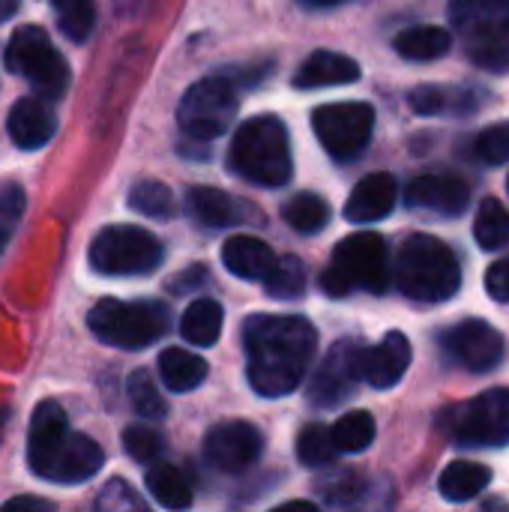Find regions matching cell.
I'll return each mask as SVG.
<instances>
[{"instance_id": "obj_1", "label": "cell", "mask_w": 509, "mask_h": 512, "mask_svg": "<svg viewBox=\"0 0 509 512\" xmlns=\"http://www.w3.org/2000/svg\"><path fill=\"white\" fill-rule=\"evenodd\" d=\"M249 384L279 399L300 387L318 348V330L303 315H252L243 327Z\"/></svg>"}, {"instance_id": "obj_2", "label": "cell", "mask_w": 509, "mask_h": 512, "mask_svg": "<svg viewBox=\"0 0 509 512\" xmlns=\"http://www.w3.org/2000/svg\"><path fill=\"white\" fill-rule=\"evenodd\" d=\"M27 462L36 477L72 486L90 480L102 468L105 453L93 438L72 432L66 423V411L48 399L39 402L30 417Z\"/></svg>"}, {"instance_id": "obj_3", "label": "cell", "mask_w": 509, "mask_h": 512, "mask_svg": "<svg viewBox=\"0 0 509 512\" xmlns=\"http://www.w3.org/2000/svg\"><path fill=\"white\" fill-rule=\"evenodd\" d=\"M393 276L399 291L414 303H447L462 288L456 252L432 234H411L402 243Z\"/></svg>"}, {"instance_id": "obj_4", "label": "cell", "mask_w": 509, "mask_h": 512, "mask_svg": "<svg viewBox=\"0 0 509 512\" xmlns=\"http://www.w3.org/2000/svg\"><path fill=\"white\" fill-rule=\"evenodd\" d=\"M231 168L258 186H285L291 180V144L279 117L246 120L231 141Z\"/></svg>"}, {"instance_id": "obj_5", "label": "cell", "mask_w": 509, "mask_h": 512, "mask_svg": "<svg viewBox=\"0 0 509 512\" xmlns=\"http://www.w3.org/2000/svg\"><path fill=\"white\" fill-rule=\"evenodd\" d=\"M390 276L387 240L375 231H357L336 243L333 261L321 273V288L330 297H348L351 291L384 294L390 288Z\"/></svg>"}, {"instance_id": "obj_6", "label": "cell", "mask_w": 509, "mask_h": 512, "mask_svg": "<svg viewBox=\"0 0 509 512\" xmlns=\"http://www.w3.org/2000/svg\"><path fill=\"white\" fill-rule=\"evenodd\" d=\"M450 21L480 69L507 72L509 0H450Z\"/></svg>"}, {"instance_id": "obj_7", "label": "cell", "mask_w": 509, "mask_h": 512, "mask_svg": "<svg viewBox=\"0 0 509 512\" xmlns=\"http://www.w3.org/2000/svg\"><path fill=\"white\" fill-rule=\"evenodd\" d=\"M438 426L456 447L504 450L509 447V390L495 387L441 411Z\"/></svg>"}, {"instance_id": "obj_8", "label": "cell", "mask_w": 509, "mask_h": 512, "mask_svg": "<svg viewBox=\"0 0 509 512\" xmlns=\"http://www.w3.org/2000/svg\"><path fill=\"white\" fill-rule=\"evenodd\" d=\"M87 327L96 339H102L111 348L123 351H141L153 342H159L168 327L171 315L162 303H120V300H99L90 315Z\"/></svg>"}, {"instance_id": "obj_9", "label": "cell", "mask_w": 509, "mask_h": 512, "mask_svg": "<svg viewBox=\"0 0 509 512\" xmlns=\"http://www.w3.org/2000/svg\"><path fill=\"white\" fill-rule=\"evenodd\" d=\"M3 60L9 72L27 78L33 90L48 102L63 99V93L69 90V81H72L69 63L51 45L48 33L36 24H24L12 33Z\"/></svg>"}, {"instance_id": "obj_10", "label": "cell", "mask_w": 509, "mask_h": 512, "mask_svg": "<svg viewBox=\"0 0 509 512\" xmlns=\"http://www.w3.org/2000/svg\"><path fill=\"white\" fill-rule=\"evenodd\" d=\"M165 258L156 234L138 225H108L90 243V267L102 276H144Z\"/></svg>"}, {"instance_id": "obj_11", "label": "cell", "mask_w": 509, "mask_h": 512, "mask_svg": "<svg viewBox=\"0 0 509 512\" xmlns=\"http://www.w3.org/2000/svg\"><path fill=\"white\" fill-rule=\"evenodd\" d=\"M237 117V84L228 75H213L192 84L177 108L180 129L195 141H213L231 129Z\"/></svg>"}, {"instance_id": "obj_12", "label": "cell", "mask_w": 509, "mask_h": 512, "mask_svg": "<svg viewBox=\"0 0 509 512\" xmlns=\"http://www.w3.org/2000/svg\"><path fill=\"white\" fill-rule=\"evenodd\" d=\"M312 129L336 162H351L372 141L375 108L366 102H330L312 114Z\"/></svg>"}, {"instance_id": "obj_13", "label": "cell", "mask_w": 509, "mask_h": 512, "mask_svg": "<svg viewBox=\"0 0 509 512\" xmlns=\"http://www.w3.org/2000/svg\"><path fill=\"white\" fill-rule=\"evenodd\" d=\"M441 348L462 369H468L474 375H486L501 366L507 342H504L501 330H495L489 321L465 318L441 333Z\"/></svg>"}, {"instance_id": "obj_14", "label": "cell", "mask_w": 509, "mask_h": 512, "mask_svg": "<svg viewBox=\"0 0 509 512\" xmlns=\"http://www.w3.org/2000/svg\"><path fill=\"white\" fill-rule=\"evenodd\" d=\"M360 360H363L360 342H354V339L336 342L327 351V357L321 360V366L315 369V378L309 384V399L318 408H336L348 396H354L357 384L363 381Z\"/></svg>"}, {"instance_id": "obj_15", "label": "cell", "mask_w": 509, "mask_h": 512, "mask_svg": "<svg viewBox=\"0 0 509 512\" xmlns=\"http://www.w3.org/2000/svg\"><path fill=\"white\" fill-rule=\"evenodd\" d=\"M261 432L252 423H219L207 432L204 438V456L213 468L225 471V474H240L249 465H255V459L261 456Z\"/></svg>"}, {"instance_id": "obj_16", "label": "cell", "mask_w": 509, "mask_h": 512, "mask_svg": "<svg viewBox=\"0 0 509 512\" xmlns=\"http://www.w3.org/2000/svg\"><path fill=\"white\" fill-rule=\"evenodd\" d=\"M405 201L435 216H462L471 204V186L456 174H420L408 183Z\"/></svg>"}, {"instance_id": "obj_17", "label": "cell", "mask_w": 509, "mask_h": 512, "mask_svg": "<svg viewBox=\"0 0 509 512\" xmlns=\"http://www.w3.org/2000/svg\"><path fill=\"white\" fill-rule=\"evenodd\" d=\"M411 360H414V351H411L408 336L393 330L375 348H363L360 372H363V381L369 387L390 390L405 378V372L411 369Z\"/></svg>"}, {"instance_id": "obj_18", "label": "cell", "mask_w": 509, "mask_h": 512, "mask_svg": "<svg viewBox=\"0 0 509 512\" xmlns=\"http://www.w3.org/2000/svg\"><path fill=\"white\" fill-rule=\"evenodd\" d=\"M480 90L468 84H420L411 90L408 105L420 117H468L480 111Z\"/></svg>"}, {"instance_id": "obj_19", "label": "cell", "mask_w": 509, "mask_h": 512, "mask_svg": "<svg viewBox=\"0 0 509 512\" xmlns=\"http://www.w3.org/2000/svg\"><path fill=\"white\" fill-rule=\"evenodd\" d=\"M399 201V186H396V177L387 174V171H378V174H369L363 177L354 192L348 195L345 201V219L354 222V225H372V222H381L393 213Z\"/></svg>"}, {"instance_id": "obj_20", "label": "cell", "mask_w": 509, "mask_h": 512, "mask_svg": "<svg viewBox=\"0 0 509 512\" xmlns=\"http://www.w3.org/2000/svg\"><path fill=\"white\" fill-rule=\"evenodd\" d=\"M9 138L15 147L21 150H39L45 147L54 132H57V117H54V108L42 99H33V96H24L12 105L9 111Z\"/></svg>"}, {"instance_id": "obj_21", "label": "cell", "mask_w": 509, "mask_h": 512, "mask_svg": "<svg viewBox=\"0 0 509 512\" xmlns=\"http://www.w3.org/2000/svg\"><path fill=\"white\" fill-rule=\"evenodd\" d=\"M360 78V63L339 51H315L303 60L294 75V87L315 90V87H342Z\"/></svg>"}, {"instance_id": "obj_22", "label": "cell", "mask_w": 509, "mask_h": 512, "mask_svg": "<svg viewBox=\"0 0 509 512\" xmlns=\"http://www.w3.org/2000/svg\"><path fill=\"white\" fill-rule=\"evenodd\" d=\"M222 261L228 267V273H234L237 279H249V282H264V276L273 270L276 255L273 249L249 234H237L225 243L222 249Z\"/></svg>"}, {"instance_id": "obj_23", "label": "cell", "mask_w": 509, "mask_h": 512, "mask_svg": "<svg viewBox=\"0 0 509 512\" xmlns=\"http://www.w3.org/2000/svg\"><path fill=\"white\" fill-rule=\"evenodd\" d=\"M186 210L207 228H228V225L243 222L246 213H255V210L240 207L228 192L213 189V186H192L186 192Z\"/></svg>"}, {"instance_id": "obj_24", "label": "cell", "mask_w": 509, "mask_h": 512, "mask_svg": "<svg viewBox=\"0 0 509 512\" xmlns=\"http://www.w3.org/2000/svg\"><path fill=\"white\" fill-rule=\"evenodd\" d=\"M492 483V471L480 462H450L444 474L438 477V489L450 504H468L477 495H483Z\"/></svg>"}, {"instance_id": "obj_25", "label": "cell", "mask_w": 509, "mask_h": 512, "mask_svg": "<svg viewBox=\"0 0 509 512\" xmlns=\"http://www.w3.org/2000/svg\"><path fill=\"white\" fill-rule=\"evenodd\" d=\"M393 48L414 63H429L444 57L453 48V33L438 24H423V27H408L393 39Z\"/></svg>"}, {"instance_id": "obj_26", "label": "cell", "mask_w": 509, "mask_h": 512, "mask_svg": "<svg viewBox=\"0 0 509 512\" xmlns=\"http://www.w3.org/2000/svg\"><path fill=\"white\" fill-rule=\"evenodd\" d=\"M159 375L171 393H189L204 384L207 363L186 348H165L159 354Z\"/></svg>"}, {"instance_id": "obj_27", "label": "cell", "mask_w": 509, "mask_h": 512, "mask_svg": "<svg viewBox=\"0 0 509 512\" xmlns=\"http://www.w3.org/2000/svg\"><path fill=\"white\" fill-rule=\"evenodd\" d=\"M222 321H225V312L216 300L210 297H201L195 300L186 312H183V321H180V333L189 345H198V348H210L219 342V333H222Z\"/></svg>"}, {"instance_id": "obj_28", "label": "cell", "mask_w": 509, "mask_h": 512, "mask_svg": "<svg viewBox=\"0 0 509 512\" xmlns=\"http://www.w3.org/2000/svg\"><path fill=\"white\" fill-rule=\"evenodd\" d=\"M474 240L483 252L509 246V210L498 198H483L474 216Z\"/></svg>"}, {"instance_id": "obj_29", "label": "cell", "mask_w": 509, "mask_h": 512, "mask_svg": "<svg viewBox=\"0 0 509 512\" xmlns=\"http://www.w3.org/2000/svg\"><path fill=\"white\" fill-rule=\"evenodd\" d=\"M147 489L150 495L168 510H186L192 504V486L174 465H150L147 468Z\"/></svg>"}, {"instance_id": "obj_30", "label": "cell", "mask_w": 509, "mask_h": 512, "mask_svg": "<svg viewBox=\"0 0 509 512\" xmlns=\"http://www.w3.org/2000/svg\"><path fill=\"white\" fill-rule=\"evenodd\" d=\"M282 216L297 234H318L330 222V204L315 192H300L282 207Z\"/></svg>"}, {"instance_id": "obj_31", "label": "cell", "mask_w": 509, "mask_h": 512, "mask_svg": "<svg viewBox=\"0 0 509 512\" xmlns=\"http://www.w3.org/2000/svg\"><path fill=\"white\" fill-rule=\"evenodd\" d=\"M375 420L369 411H351L345 417H339V423L330 429L333 435V444L339 453H363L372 447L375 441Z\"/></svg>"}, {"instance_id": "obj_32", "label": "cell", "mask_w": 509, "mask_h": 512, "mask_svg": "<svg viewBox=\"0 0 509 512\" xmlns=\"http://www.w3.org/2000/svg\"><path fill=\"white\" fill-rule=\"evenodd\" d=\"M57 27L66 39L84 42L96 24V0H51Z\"/></svg>"}, {"instance_id": "obj_33", "label": "cell", "mask_w": 509, "mask_h": 512, "mask_svg": "<svg viewBox=\"0 0 509 512\" xmlns=\"http://www.w3.org/2000/svg\"><path fill=\"white\" fill-rule=\"evenodd\" d=\"M264 288L276 300H294V297H300L306 291V267H303V261L294 258V255L276 258L273 270L264 276Z\"/></svg>"}, {"instance_id": "obj_34", "label": "cell", "mask_w": 509, "mask_h": 512, "mask_svg": "<svg viewBox=\"0 0 509 512\" xmlns=\"http://www.w3.org/2000/svg\"><path fill=\"white\" fill-rule=\"evenodd\" d=\"M129 207L150 219H168L174 216V195L159 180H141L129 189Z\"/></svg>"}, {"instance_id": "obj_35", "label": "cell", "mask_w": 509, "mask_h": 512, "mask_svg": "<svg viewBox=\"0 0 509 512\" xmlns=\"http://www.w3.org/2000/svg\"><path fill=\"white\" fill-rule=\"evenodd\" d=\"M297 456H300V462L309 465V468H327V465H333L336 456H339V450H336V444H333L330 429L321 426V423L306 426V429L300 432V438H297Z\"/></svg>"}, {"instance_id": "obj_36", "label": "cell", "mask_w": 509, "mask_h": 512, "mask_svg": "<svg viewBox=\"0 0 509 512\" xmlns=\"http://www.w3.org/2000/svg\"><path fill=\"white\" fill-rule=\"evenodd\" d=\"M126 393H129V402H132V408L138 411V417L162 420V417L168 414V405H165L162 393L156 390L153 378H150L144 369H138V372H132V375H129V381H126Z\"/></svg>"}, {"instance_id": "obj_37", "label": "cell", "mask_w": 509, "mask_h": 512, "mask_svg": "<svg viewBox=\"0 0 509 512\" xmlns=\"http://www.w3.org/2000/svg\"><path fill=\"white\" fill-rule=\"evenodd\" d=\"M474 159L483 165H504L509 162V120L486 126L474 138Z\"/></svg>"}, {"instance_id": "obj_38", "label": "cell", "mask_w": 509, "mask_h": 512, "mask_svg": "<svg viewBox=\"0 0 509 512\" xmlns=\"http://www.w3.org/2000/svg\"><path fill=\"white\" fill-rule=\"evenodd\" d=\"M123 450L141 462V465H153L162 456V435L150 426H129L123 432Z\"/></svg>"}, {"instance_id": "obj_39", "label": "cell", "mask_w": 509, "mask_h": 512, "mask_svg": "<svg viewBox=\"0 0 509 512\" xmlns=\"http://www.w3.org/2000/svg\"><path fill=\"white\" fill-rule=\"evenodd\" d=\"M24 204H27V198H24V189L18 183H6L0 189V249L9 243L12 231L18 228Z\"/></svg>"}, {"instance_id": "obj_40", "label": "cell", "mask_w": 509, "mask_h": 512, "mask_svg": "<svg viewBox=\"0 0 509 512\" xmlns=\"http://www.w3.org/2000/svg\"><path fill=\"white\" fill-rule=\"evenodd\" d=\"M318 489H321V495H324V501H327V504L345 507V504H354V501L360 498L363 483H360V477H357V474L342 471V474H333L330 480H324Z\"/></svg>"}, {"instance_id": "obj_41", "label": "cell", "mask_w": 509, "mask_h": 512, "mask_svg": "<svg viewBox=\"0 0 509 512\" xmlns=\"http://www.w3.org/2000/svg\"><path fill=\"white\" fill-rule=\"evenodd\" d=\"M96 507L108 512H126V510H144V501L135 495V489H129V483L123 480H111L102 495L96 498Z\"/></svg>"}, {"instance_id": "obj_42", "label": "cell", "mask_w": 509, "mask_h": 512, "mask_svg": "<svg viewBox=\"0 0 509 512\" xmlns=\"http://www.w3.org/2000/svg\"><path fill=\"white\" fill-rule=\"evenodd\" d=\"M486 291L495 303H509V255L498 258L486 270Z\"/></svg>"}, {"instance_id": "obj_43", "label": "cell", "mask_w": 509, "mask_h": 512, "mask_svg": "<svg viewBox=\"0 0 509 512\" xmlns=\"http://www.w3.org/2000/svg\"><path fill=\"white\" fill-rule=\"evenodd\" d=\"M6 507H9V510H18V507H24V510H51L48 501H36V498H15V501H9Z\"/></svg>"}, {"instance_id": "obj_44", "label": "cell", "mask_w": 509, "mask_h": 512, "mask_svg": "<svg viewBox=\"0 0 509 512\" xmlns=\"http://www.w3.org/2000/svg\"><path fill=\"white\" fill-rule=\"evenodd\" d=\"M18 6H21V0H0V24L9 21L18 12Z\"/></svg>"}, {"instance_id": "obj_45", "label": "cell", "mask_w": 509, "mask_h": 512, "mask_svg": "<svg viewBox=\"0 0 509 512\" xmlns=\"http://www.w3.org/2000/svg\"><path fill=\"white\" fill-rule=\"evenodd\" d=\"M303 3H309V6H318V9H324V6H336V3H345V0H303Z\"/></svg>"}, {"instance_id": "obj_46", "label": "cell", "mask_w": 509, "mask_h": 512, "mask_svg": "<svg viewBox=\"0 0 509 512\" xmlns=\"http://www.w3.org/2000/svg\"><path fill=\"white\" fill-rule=\"evenodd\" d=\"M3 423H6V417H3V414H0V432H3Z\"/></svg>"}, {"instance_id": "obj_47", "label": "cell", "mask_w": 509, "mask_h": 512, "mask_svg": "<svg viewBox=\"0 0 509 512\" xmlns=\"http://www.w3.org/2000/svg\"><path fill=\"white\" fill-rule=\"evenodd\" d=\"M507 192H509V177H507Z\"/></svg>"}]
</instances>
